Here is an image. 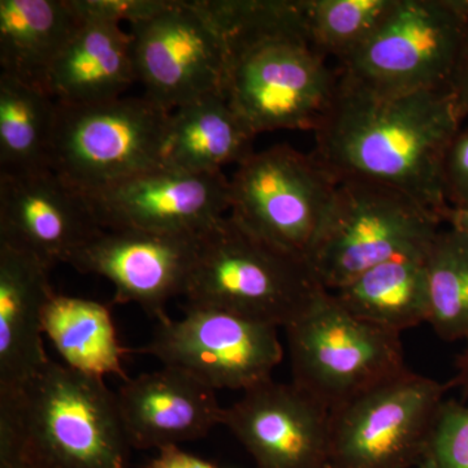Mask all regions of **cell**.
Segmentation results:
<instances>
[{
    "mask_svg": "<svg viewBox=\"0 0 468 468\" xmlns=\"http://www.w3.org/2000/svg\"><path fill=\"white\" fill-rule=\"evenodd\" d=\"M226 42L223 94L252 133L315 132L340 75L311 42L302 0H198Z\"/></svg>",
    "mask_w": 468,
    "mask_h": 468,
    "instance_id": "7a4b0ae2",
    "label": "cell"
},
{
    "mask_svg": "<svg viewBox=\"0 0 468 468\" xmlns=\"http://www.w3.org/2000/svg\"><path fill=\"white\" fill-rule=\"evenodd\" d=\"M428 249L377 264L331 292L356 318L396 334L428 323Z\"/></svg>",
    "mask_w": 468,
    "mask_h": 468,
    "instance_id": "7402d4cb",
    "label": "cell"
},
{
    "mask_svg": "<svg viewBox=\"0 0 468 468\" xmlns=\"http://www.w3.org/2000/svg\"><path fill=\"white\" fill-rule=\"evenodd\" d=\"M445 223L468 236V209L449 208L445 215Z\"/></svg>",
    "mask_w": 468,
    "mask_h": 468,
    "instance_id": "d6a6232c",
    "label": "cell"
},
{
    "mask_svg": "<svg viewBox=\"0 0 468 468\" xmlns=\"http://www.w3.org/2000/svg\"><path fill=\"white\" fill-rule=\"evenodd\" d=\"M146 468H221L194 455L192 452H185L180 446H167L159 449L158 454L153 458Z\"/></svg>",
    "mask_w": 468,
    "mask_h": 468,
    "instance_id": "f546056e",
    "label": "cell"
},
{
    "mask_svg": "<svg viewBox=\"0 0 468 468\" xmlns=\"http://www.w3.org/2000/svg\"><path fill=\"white\" fill-rule=\"evenodd\" d=\"M132 353L183 369L212 389L246 392L272 378L284 347L279 326L185 304L184 318L158 320L149 343Z\"/></svg>",
    "mask_w": 468,
    "mask_h": 468,
    "instance_id": "8fae6325",
    "label": "cell"
},
{
    "mask_svg": "<svg viewBox=\"0 0 468 468\" xmlns=\"http://www.w3.org/2000/svg\"><path fill=\"white\" fill-rule=\"evenodd\" d=\"M57 115L48 92L0 75V175L50 169Z\"/></svg>",
    "mask_w": 468,
    "mask_h": 468,
    "instance_id": "cb8c5ba5",
    "label": "cell"
},
{
    "mask_svg": "<svg viewBox=\"0 0 468 468\" xmlns=\"http://www.w3.org/2000/svg\"><path fill=\"white\" fill-rule=\"evenodd\" d=\"M50 270L0 243V390L24 383L50 360L43 345V310L54 292Z\"/></svg>",
    "mask_w": 468,
    "mask_h": 468,
    "instance_id": "ac0fdd59",
    "label": "cell"
},
{
    "mask_svg": "<svg viewBox=\"0 0 468 468\" xmlns=\"http://www.w3.org/2000/svg\"><path fill=\"white\" fill-rule=\"evenodd\" d=\"M116 397L129 445L140 451L203 439L223 423L217 390L168 366L122 381Z\"/></svg>",
    "mask_w": 468,
    "mask_h": 468,
    "instance_id": "e0dca14e",
    "label": "cell"
},
{
    "mask_svg": "<svg viewBox=\"0 0 468 468\" xmlns=\"http://www.w3.org/2000/svg\"><path fill=\"white\" fill-rule=\"evenodd\" d=\"M338 180L289 144L252 153L229 180V217L280 250L309 261Z\"/></svg>",
    "mask_w": 468,
    "mask_h": 468,
    "instance_id": "9c48e42d",
    "label": "cell"
},
{
    "mask_svg": "<svg viewBox=\"0 0 468 468\" xmlns=\"http://www.w3.org/2000/svg\"><path fill=\"white\" fill-rule=\"evenodd\" d=\"M43 334L68 367L128 380L122 360L132 349L120 343L107 304L54 292L43 310Z\"/></svg>",
    "mask_w": 468,
    "mask_h": 468,
    "instance_id": "603a6c76",
    "label": "cell"
},
{
    "mask_svg": "<svg viewBox=\"0 0 468 468\" xmlns=\"http://www.w3.org/2000/svg\"><path fill=\"white\" fill-rule=\"evenodd\" d=\"M451 387H458L463 390L464 394L468 396V340L467 346L463 353L461 354L457 362V375L452 380L449 381Z\"/></svg>",
    "mask_w": 468,
    "mask_h": 468,
    "instance_id": "1f68e13d",
    "label": "cell"
},
{
    "mask_svg": "<svg viewBox=\"0 0 468 468\" xmlns=\"http://www.w3.org/2000/svg\"><path fill=\"white\" fill-rule=\"evenodd\" d=\"M412 468H437L435 464H433L432 461L428 460V458H424L420 463H418L417 466Z\"/></svg>",
    "mask_w": 468,
    "mask_h": 468,
    "instance_id": "836d02e7",
    "label": "cell"
},
{
    "mask_svg": "<svg viewBox=\"0 0 468 468\" xmlns=\"http://www.w3.org/2000/svg\"><path fill=\"white\" fill-rule=\"evenodd\" d=\"M451 90L463 119L468 116V48L452 80Z\"/></svg>",
    "mask_w": 468,
    "mask_h": 468,
    "instance_id": "4dcf8cb0",
    "label": "cell"
},
{
    "mask_svg": "<svg viewBox=\"0 0 468 468\" xmlns=\"http://www.w3.org/2000/svg\"><path fill=\"white\" fill-rule=\"evenodd\" d=\"M442 185L449 207L468 209V126L461 128L449 144L443 160Z\"/></svg>",
    "mask_w": 468,
    "mask_h": 468,
    "instance_id": "f1b7e54d",
    "label": "cell"
},
{
    "mask_svg": "<svg viewBox=\"0 0 468 468\" xmlns=\"http://www.w3.org/2000/svg\"><path fill=\"white\" fill-rule=\"evenodd\" d=\"M257 137L223 94H209L172 111L162 165L190 174H217L241 165Z\"/></svg>",
    "mask_w": 468,
    "mask_h": 468,
    "instance_id": "44dd1931",
    "label": "cell"
},
{
    "mask_svg": "<svg viewBox=\"0 0 468 468\" xmlns=\"http://www.w3.org/2000/svg\"><path fill=\"white\" fill-rule=\"evenodd\" d=\"M463 120L451 89L381 94L340 73L313 155L338 181L392 187L445 223L443 160Z\"/></svg>",
    "mask_w": 468,
    "mask_h": 468,
    "instance_id": "6da1fadb",
    "label": "cell"
},
{
    "mask_svg": "<svg viewBox=\"0 0 468 468\" xmlns=\"http://www.w3.org/2000/svg\"><path fill=\"white\" fill-rule=\"evenodd\" d=\"M323 288L309 261L280 250L227 215L203 233L186 304L285 328Z\"/></svg>",
    "mask_w": 468,
    "mask_h": 468,
    "instance_id": "277c9868",
    "label": "cell"
},
{
    "mask_svg": "<svg viewBox=\"0 0 468 468\" xmlns=\"http://www.w3.org/2000/svg\"><path fill=\"white\" fill-rule=\"evenodd\" d=\"M171 112L141 98L58 103L50 169L85 196L162 167Z\"/></svg>",
    "mask_w": 468,
    "mask_h": 468,
    "instance_id": "52a82bcc",
    "label": "cell"
},
{
    "mask_svg": "<svg viewBox=\"0 0 468 468\" xmlns=\"http://www.w3.org/2000/svg\"><path fill=\"white\" fill-rule=\"evenodd\" d=\"M284 329L292 383L329 410L408 369L401 335L356 318L326 289Z\"/></svg>",
    "mask_w": 468,
    "mask_h": 468,
    "instance_id": "5b68a950",
    "label": "cell"
},
{
    "mask_svg": "<svg viewBox=\"0 0 468 468\" xmlns=\"http://www.w3.org/2000/svg\"><path fill=\"white\" fill-rule=\"evenodd\" d=\"M451 388L408 368L331 410V468L417 466Z\"/></svg>",
    "mask_w": 468,
    "mask_h": 468,
    "instance_id": "30bf717a",
    "label": "cell"
},
{
    "mask_svg": "<svg viewBox=\"0 0 468 468\" xmlns=\"http://www.w3.org/2000/svg\"><path fill=\"white\" fill-rule=\"evenodd\" d=\"M82 20L72 0H0V75L48 92L51 68Z\"/></svg>",
    "mask_w": 468,
    "mask_h": 468,
    "instance_id": "ffe728a7",
    "label": "cell"
},
{
    "mask_svg": "<svg viewBox=\"0 0 468 468\" xmlns=\"http://www.w3.org/2000/svg\"><path fill=\"white\" fill-rule=\"evenodd\" d=\"M430 319L443 341L468 340V236L441 229L427 251Z\"/></svg>",
    "mask_w": 468,
    "mask_h": 468,
    "instance_id": "d4e9b609",
    "label": "cell"
},
{
    "mask_svg": "<svg viewBox=\"0 0 468 468\" xmlns=\"http://www.w3.org/2000/svg\"><path fill=\"white\" fill-rule=\"evenodd\" d=\"M396 0H302L311 42L340 63L351 57L383 23Z\"/></svg>",
    "mask_w": 468,
    "mask_h": 468,
    "instance_id": "484cf974",
    "label": "cell"
},
{
    "mask_svg": "<svg viewBox=\"0 0 468 468\" xmlns=\"http://www.w3.org/2000/svg\"><path fill=\"white\" fill-rule=\"evenodd\" d=\"M331 410L294 383L272 378L224 409L223 426L257 468H331Z\"/></svg>",
    "mask_w": 468,
    "mask_h": 468,
    "instance_id": "5bb4252c",
    "label": "cell"
},
{
    "mask_svg": "<svg viewBox=\"0 0 468 468\" xmlns=\"http://www.w3.org/2000/svg\"><path fill=\"white\" fill-rule=\"evenodd\" d=\"M131 36L137 81L144 97L160 109L172 112L206 95L223 94L226 42L198 0L172 2L132 26Z\"/></svg>",
    "mask_w": 468,
    "mask_h": 468,
    "instance_id": "7c38bea8",
    "label": "cell"
},
{
    "mask_svg": "<svg viewBox=\"0 0 468 468\" xmlns=\"http://www.w3.org/2000/svg\"><path fill=\"white\" fill-rule=\"evenodd\" d=\"M468 48V0H396L340 73L381 94L446 90Z\"/></svg>",
    "mask_w": 468,
    "mask_h": 468,
    "instance_id": "8992f818",
    "label": "cell"
},
{
    "mask_svg": "<svg viewBox=\"0 0 468 468\" xmlns=\"http://www.w3.org/2000/svg\"><path fill=\"white\" fill-rule=\"evenodd\" d=\"M443 220L409 196L362 180L338 181L310 264L326 291L377 264L426 250Z\"/></svg>",
    "mask_w": 468,
    "mask_h": 468,
    "instance_id": "ba28073f",
    "label": "cell"
},
{
    "mask_svg": "<svg viewBox=\"0 0 468 468\" xmlns=\"http://www.w3.org/2000/svg\"><path fill=\"white\" fill-rule=\"evenodd\" d=\"M82 18L48 80V94L66 106L117 100L137 81L131 33L119 24Z\"/></svg>",
    "mask_w": 468,
    "mask_h": 468,
    "instance_id": "d6986e66",
    "label": "cell"
},
{
    "mask_svg": "<svg viewBox=\"0 0 468 468\" xmlns=\"http://www.w3.org/2000/svg\"><path fill=\"white\" fill-rule=\"evenodd\" d=\"M426 458L437 468H468V408L443 402Z\"/></svg>",
    "mask_w": 468,
    "mask_h": 468,
    "instance_id": "4316f807",
    "label": "cell"
},
{
    "mask_svg": "<svg viewBox=\"0 0 468 468\" xmlns=\"http://www.w3.org/2000/svg\"><path fill=\"white\" fill-rule=\"evenodd\" d=\"M201 236L104 228L67 264L109 280L112 303H135L149 316L165 318L171 298L186 294Z\"/></svg>",
    "mask_w": 468,
    "mask_h": 468,
    "instance_id": "4fadbf2b",
    "label": "cell"
},
{
    "mask_svg": "<svg viewBox=\"0 0 468 468\" xmlns=\"http://www.w3.org/2000/svg\"><path fill=\"white\" fill-rule=\"evenodd\" d=\"M88 197L103 228L201 236L229 214V178L159 167Z\"/></svg>",
    "mask_w": 468,
    "mask_h": 468,
    "instance_id": "9a60e30c",
    "label": "cell"
},
{
    "mask_svg": "<svg viewBox=\"0 0 468 468\" xmlns=\"http://www.w3.org/2000/svg\"><path fill=\"white\" fill-rule=\"evenodd\" d=\"M103 229L88 197L51 169L0 175V243L48 270L68 263Z\"/></svg>",
    "mask_w": 468,
    "mask_h": 468,
    "instance_id": "2e32d148",
    "label": "cell"
},
{
    "mask_svg": "<svg viewBox=\"0 0 468 468\" xmlns=\"http://www.w3.org/2000/svg\"><path fill=\"white\" fill-rule=\"evenodd\" d=\"M171 0H72L82 17L119 24L143 23L171 5Z\"/></svg>",
    "mask_w": 468,
    "mask_h": 468,
    "instance_id": "83f0119b",
    "label": "cell"
},
{
    "mask_svg": "<svg viewBox=\"0 0 468 468\" xmlns=\"http://www.w3.org/2000/svg\"><path fill=\"white\" fill-rule=\"evenodd\" d=\"M131 449L104 378L50 359L0 390V468H129Z\"/></svg>",
    "mask_w": 468,
    "mask_h": 468,
    "instance_id": "3957f363",
    "label": "cell"
}]
</instances>
